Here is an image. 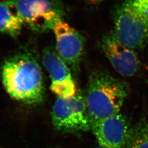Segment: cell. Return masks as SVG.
I'll use <instances>...</instances> for the list:
<instances>
[{"mask_svg": "<svg viewBox=\"0 0 148 148\" xmlns=\"http://www.w3.org/2000/svg\"><path fill=\"white\" fill-rule=\"evenodd\" d=\"M53 126L62 132H86L90 130V122L85 97L77 93L68 98H58L51 113Z\"/></svg>", "mask_w": 148, "mask_h": 148, "instance_id": "3957f363", "label": "cell"}, {"mask_svg": "<svg viewBox=\"0 0 148 148\" xmlns=\"http://www.w3.org/2000/svg\"><path fill=\"white\" fill-rule=\"evenodd\" d=\"M52 30L57 53L65 63L75 71L77 70L84 50V37L62 19L55 23Z\"/></svg>", "mask_w": 148, "mask_h": 148, "instance_id": "8992f818", "label": "cell"}, {"mask_svg": "<svg viewBox=\"0 0 148 148\" xmlns=\"http://www.w3.org/2000/svg\"><path fill=\"white\" fill-rule=\"evenodd\" d=\"M2 80L7 93L27 104L41 102L45 94L41 68L29 53L16 54L6 60L2 68Z\"/></svg>", "mask_w": 148, "mask_h": 148, "instance_id": "6da1fadb", "label": "cell"}, {"mask_svg": "<svg viewBox=\"0 0 148 148\" xmlns=\"http://www.w3.org/2000/svg\"><path fill=\"white\" fill-rule=\"evenodd\" d=\"M24 24L18 15L12 0L0 2V34L16 38Z\"/></svg>", "mask_w": 148, "mask_h": 148, "instance_id": "30bf717a", "label": "cell"}, {"mask_svg": "<svg viewBox=\"0 0 148 148\" xmlns=\"http://www.w3.org/2000/svg\"><path fill=\"white\" fill-rule=\"evenodd\" d=\"M130 128L126 117L121 112L90 123V130L99 146L105 148H122Z\"/></svg>", "mask_w": 148, "mask_h": 148, "instance_id": "ba28073f", "label": "cell"}, {"mask_svg": "<svg viewBox=\"0 0 148 148\" xmlns=\"http://www.w3.org/2000/svg\"><path fill=\"white\" fill-rule=\"evenodd\" d=\"M128 92L125 82L104 71H93L90 75L85 97L90 123L120 112Z\"/></svg>", "mask_w": 148, "mask_h": 148, "instance_id": "7a4b0ae2", "label": "cell"}, {"mask_svg": "<svg viewBox=\"0 0 148 148\" xmlns=\"http://www.w3.org/2000/svg\"><path fill=\"white\" fill-rule=\"evenodd\" d=\"M122 148H148V117H144L131 127Z\"/></svg>", "mask_w": 148, "mask_h": 148, "instance_id": "8fae6325", "label": "cell"}, {"mask_svg": "<svg viewBox=\"0 0 148 148\" xmlns=\"http://www.w3.org/2000/svg\"><path fill=\"white\" fill-rule=\"evenodd\" d=\"M87 1H88V2L90 3V5H95L100 4L103 0H87Z\"/></svg>", "mask_w": 148, "mask_h": 148, "instance_id": "4fadbf2b", "label": "cell"}, {"mask_svg": "<svg viewBox=\"0 0 148 148\" xmlns=\"http://www.w3.org/2000/svg\"><path fill=\"white\" fill-rule=\"evenodd\" d=\"M101 46L117 73L125 77H132L137 73L140 63L137 54L120 42L113 34L103 37Z\"/></svg>", "mask_w": 148, "mask_h": 148, "instance_id": "9c48e42d", "label": "cell"}, {"mask_svg": "<svg viewBox=\"0 0 148 148\" xmlns=\"http://www.w3.org/2000/svg\"><path fill=\"white\" fill-rule=\"evenodd\" d=\"M43 65L51 79L50 89L58 98H68L77 93V88L67 64L56 51L47 48L43 52Z\"/></svg>", "mask_w": 148, "mask_h": 148, "instance_id": "52a82bcc", "label": "cell"}, {"mask_svg": "<svg viewBox=\"0 0 148 148\" xmlns=\"http://www.w3.org/2000/svg\"><path fill=\"white\" fill-rule=\"evenodd\" d=\"M112 34L123 45L134 51L148 41V23L125 0L116 10Z\"/></svg>", "mask_w": 148, "mask_h": 148, "instance_id": "277c9868", "label": "cell"}, {"mask_svg": "<svg viewBox=\"0 0 148 148\" xmlns=\"http://www.w3.org/2000/svg\"><path fill=\"white\" fill-rule=\"evenodd\" d=\"M95 148H103V147H101V146H99V147H96Z\"/></svg>", "mask_w": 148, "mask_h": 148, "instance_id": "5bb4252c", "label": "cell"}, {"mask_svg": "<svg viewBox=\"0 0 148 148\" xmlns=\"http://www.w3.org/2000/svg\"><path fill=\"white\" fill-rule=\"evenodd\" d=\"M24 25L35 32L52 29L61 19L58 8L51 0H12Z\"/></svg>", "mask_w": 148, "mask_h": 148, "instance_id": "5b68a950", "label": "cell"}, {"mask_svg": "<svg viewBox=\"0 0 148 148\" xmlns=\"http://www.w3.org/2000/svg\"><path fill=\"white\" fill-rule=\"evenodd\" d=\"M139 16L148 23V0H125Z\"/></svg>", "mask_w": 148, "mask_h": 148, "instance_id": "7c38bea8", "label": "cell"}]
</instances>
